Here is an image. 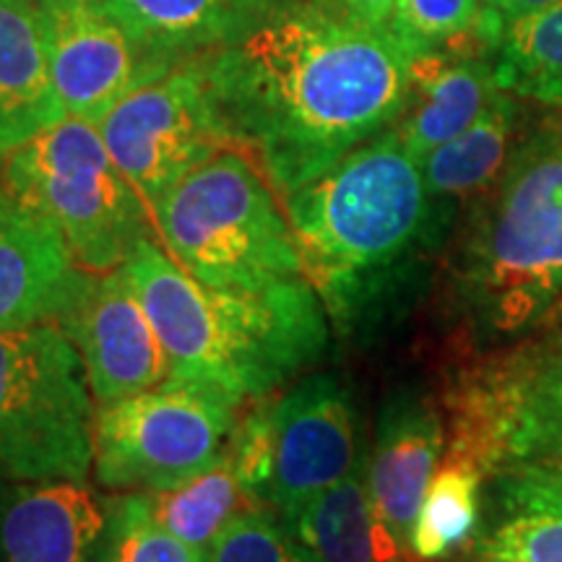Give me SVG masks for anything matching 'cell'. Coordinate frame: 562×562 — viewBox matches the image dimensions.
Listing matches in <instances>:
<instances>
[{"mask_svg": "<svg viewBox=\"0 0 562 562\" xmlns=\"http://www.w3.org/2000/svg\"><path fill=\"white\" fill-rule=\"evenodd\" d=\"M199 60L229 146L281 199L398 123L414 83V55L393 30L313 0Z\"/></svg>", "mask_w": 562, "mask_h": 562, "instance_id": "obj_1", "label": "cell"}, {"mask_svg": "<svg viewBox=\"0 0 562 562\" xmlns=\"http://www.w3.org/2000/svg\"><path fill=\"white\" fill-rule=\"evenodd\" d=\"M165 347L170 378L237 406L271 396L328 344L326 302L307 277L266 290H214L144 237L123 263Z\"/></svg>", "mask_w": 562, "mask_h": 562, "instance_id": "obj_2", "label": "cell"}, {"mask_svg": "<svg viewBox=\"0 0 562 562\" xmlns=\"http://www.w3.org/2000/svg\"><path fill=\"white\" fill-rule=\"evenodd\" d=\"M461 297L484 339L562 326V117L510 151L463 250Z\"/></svg>", "mask_w": 562, "mask_h": 562, "instance_id": "obj_3", "label": "cell"}, {"mask_svg": "<svg viewBox=\"0 0 562 562\" xmlns=\"http://www.w3.org/2000/svg\"><path fill=\"white\" fill-rule=\"evenodd\" d=\"M284 203L305 277L336 315L402 261L430 214L419 161L396 128L364 140Z\"/></svg>", "mask_w": 562, "mask_h": 562, "instance_id": "obj_4", "label": "cell"}, {"mask_svg": "<svg viewBox=\"0 0 562 562\" xmlns=\"http://www.w3.org/2000/svg\"><path fill=\"white\" fill-rule=\"evenodd\" d=\"M151 220L172 261L214 290H266L305 277L277 188L235 146L175 182Z\"/></svg>", "mask_w": 562, "mask_h": 562, "instance_id": "obj_5", "label": "cell"}, {"mask_svg": "<svg viewBox=\"0 0 562 562\" xmlns=\"http://www.w3.org/2000/svg\"><path fill=\"white\" fill-rule=\"evenodd\" d=\"M0 191L58 224L89 273L121 269L154 220L97 125L66 117L0 159Z\"/></svg>", "mask_w": 562, "mask_h": 562, "instance_id": "obj_6", "label": "cell"}, {"mask_svg": "<svg viewBox=\"0 0 562 562\" xmlns=\"http://www.w3.org/2000/svg\"><path fill=\"white\" fill-rule=\"evenodd\" d=\"M91 398L79 349L60 326L0 331V480H87Z\"/></svg>", "mask_w": 562, "mask_h": 562, "instance_id": "obj_7", "label": "cell"}, {"mask_svg": "<svg viewBox=\"0 0 562 562\" xmlns=\"http://www.w3.org/2000/svg\"><path fill=\"white\" fill-rule=\"evenodd\" d=\"M446 459L495 476L544 469L562 476V328L524 339L456 381Z\"/></svg>", "mask_w": 562, "mask_h": 562, "instance_id": "obj_8", "label": "cell"}, {"mask_svg": "<svg viewBox=\"0 0 562 562\" xmlns=\"http://www.w3.org/2000/svg\"><path fill=\"white\" fill-rule=\"evenodd\" d=\"M227 461L256 503L290 513L357 469L351 396L331 372L302 378L281 396L258 398L237 419Z\"/></svg>", "mask_w": 562, "mask_h": 562, "instance_id": "obj_9", "label": "cell"}, {"mask_svg": "<svg viewBox=\"0 0 562 562\" xmlns=\"http://www.w3.org/2000/svg\"><path fill=\"white\" fill-rule=\"evenodd\" d=\"M237 404L201 383L157 389L94 412V476L110 490H170L227 459Z\"/></svg>", "mask_w": 562, "mask_h": 562, "instance_id": "obj_10", "label": "cell"}, {"mask_svg": "<svg viewBox=\"0 0 562 562\" xmlns=\"http://www.w3.org/2000/svg\"><path fill=\"white\" fill-rule=\"evenodd\" d=\"M97 131L149 214L175 182L229 146L199 58L133 91Z\"/></svg>", "mask_w": 562, "mask_h": 562, "instance_id": "obj_11", "label": "cell"}, {"mask_svg": "<svg viewBox=\"0 0 562 562\" xmlns=\"http://www.w3.org/2000/svg\"><path fill=\"white\" fill-rule=\"evenodd\" d=\"M68 117L97 125L133 91L180 66L125 16L117 0H34Z\"/></svg>", "mask_w": 562, "mask_h": 562, "instance_id": "obj_12", "label": "cell"}, {"mask_svg": "<svg viewBox=\"0 0 562 562\" xmlns=\"http://www.w3.org/2000/svg\"><path fill=\"white\" fill-rule=\"evenodd\" d=\"M58 326L79 349L100 404L157 389L170 378L165 347L123 266L89 273Z\"/></svg>", "mask_w": 562, "mask_h": 562, "instance_id": "obj_13", "label": "cell"}, {"mask_svg": "<svg viewBox=\"0 0 562 562\" xmlns=\"http://www.w3.org/2000/svg\"><path fill=\"white\" fill-rule=\"evenodd\" d=\"M87 277L50 216L0 191V331L58 326Z\"/></svg>", "mask_w": 562, "mask_h": 562, "instance_id": "obj_14", "label": "cell"}, {"mask_svg": "<svg viewBox=\"0 0 562 562\" xmlns=\"http://www.w3.org/2000/svg\"><path fill=\"white\" fill-rule=\"evenodd\" d=\"M108 508L81 482L0 480V562H102Z\"/></svg>", "mask_w": 562, "mask_h": 562, "instance_id": "obj_15", "label": "cell"}, {"mask_svg": "<svg viewBox=\"0 0 562 562\" xmlns=\"http://www.w3.org/2000/svg\"><path fill=\"white\" fill-rule=\"evenodd\" d=\"M446 430L432 402L402 391L385 402L372 442L368 490L383 524L406 552L425 490L438 469Z\"/></svg>", "mask_w": 562, "mask_h": 562, "instance_id": "obj_16", "label": "cell"}, {"mask_svg": "<svg viewBox=\"0 0 562 562\" xmlns=\"http://www.w3.org/2000/svg\"><path fill=\"white\" fill-rule=\"evenodd\" d=\"M34 0H0V159L66 121Z\"/></svg>", "mask_w": 562, "mask_h": 562, "instance_id": "obj_17", "label": "cell"}, {"mask_svg": "<svg viewBox=\"0 0 562 562\" xmlns=\"http://www.w3.org/2000/svg\"><path fill=\"white\" fill-rule=\"evenodd\" d=\"M501 94L495 63L472 55L453 58L440 50L417 55L412 97L398 117L396 133L406 151L422 161L440 144L480 121Z\"/></svg>", "mask_w": 562, "mask_h": 562, "instance_id": "obj_18", "label": "cell"}, {"mask_svg": "<svg viewBox=\"0 0 562 562\" xmlns=\"http://www.w3.org/2000/svg\"><path fill=\"white\" fill-rule=\"evenodd\" d=\"M313 562H414L372 503L360 469L281 516Z\"/></svg>", "mask_w": 562, "mask_h": 562, "instance_id": "obj_19", "label": "cell"}, {"mask_svg": "<svg viewBox=\"0 0 562 562\" xmlns=\"http://www.w3.org/2000/svg\"><path fill=\"white\" fill-rule=\"evenodd\" d=\"M492 510L472 542L476 562H562V476L505 469L492 476Z\"/></svg>", "mask_w": 562, "mask_h": 562, "instance_id": "obj_20", "label": "cell"}, {"mask_svg": "<svg viewBox=\"0 0 562 562\" xmlns=\"http://www.w3.org/2000/svg\"><path fill=\"white\" fill-rule=\"evenodd\" d=\"M302 0H117L159 50L180 63L240 45Z\"/></svg>", "mask_w": 562, "mask_h": 562, "instance_id": "obj_21", "label": "cell"}, {"mask_svg": "<svg viewBox=\"0 0 562 562\" xmlns=\"http://www.w3.org/2000/svg\"><path fill=\"white\" fill-rule=\"evenodd\" d=\"M513 123L516 108L503 91L480 121L427 154L419 170L430 199H459L487 188L510 157Z\"/></svg>", "mask_w": 562, "mask_h": 562, "instance_id": "obj_22", "label": "cell"}, {"mask_svg": "<svg viewBox=\"0 0 562 562\" xmlns=\"http://www.w3.org/2000/svg\"><path fill=\"white\" fill-rule=\"evenodd\" d=\"M140 501L161 529L201 552H209L232 518L261 505L245 492L227 459L178 487L140 492Z\"/></svg>", "mask_w": 562, "mask_h": 562, "instance_id": "obj_23", "label": "cell"}, {"mask_svg": "<svg viewBox=\"0 0 562 562\" xmlns=\"http://www.w3.org/2000/svg\"><path fill=\"white\" fill-rule=\"evenodd\" d=\"M495 79L505 94L562 110V0L505 26Z\"/></svg>", "mask_w": 562, "mask_h": 562, "instance_id": "obj_24", "label": "cell"}, {"mask_svg": "<svg viewBox=\"0 0 562 562\" xmlns=\"http://www.w3.org/2000/svg\"><path fill=\"white\" fill-rule=\"evenodd\" d=\"M482 472L472 463L446 459L427 484L412 526V554L432 562L467 544L480 524Z\"/></svg>", "mask_w": 562, "mask_h": 562, "instance_id": "obj_25", "label": "cell"}, {"mask_svg": "<svg viewBox=\"0 0 562 562\" xmlns=\"http://www.w3.org/2000/svg\"><path fill=\"white\" fill-rule=\"evenodd\" d=\"M102 562H206V552L161 529L133 492L110 503Z\"/></svg>", "mask_w": 562, "mask_h": 562, "instance_id": "obj_26", "label": "cell"}, {"mask_svg": "<svg viewBox=\"0 0 562 562\" xmlns=\"http://www.w3.org/2000/svg\"><path fill=\"white\" fill-rule=\"evenodd\" d=\"M484 13L482 0H396L391 30L417 58L463 37L484 42Z\"/></svg>", "mask_w": 562, "mask_h": 562, "instance_id": "obj_27", "label": "cell"}, {"mask_svg": "<svg viewBox=\"0 0 562 562\" xmlns=\"http://www.w3.org/2000/svg\"><path fill=\"white\" fill-rule=\"evenodd\" d=\"M206 562H313L294 542L284 524L271 508L252 505L227 524L214 544L209 547Z\"/></svg>", "mask_w": 562, "mask_h": 562, "instance_id": "obj_28", "label": "cell"}, {"mask_svg": "<svg viewBox=\"0 0 562 562\" xmlns=\"http://www.w3.org/2000/svg\"><path fill=\"white\" fill-rule=\"evenodd\" d=\"M552 3H558V0H492L487 5V13H484V26H482L484 42L497 47L505 26H510L513 21L529 16L533 11H542Z\"/></svg>", "mask_w": 562, "mask_h": 562, "instance_id": "obj_29", "label": "cell"}, {"mask_svg": "<svg viewBox=\"0 0 562 562\" xmlns=\"http://www.w3.org/2000/svg\"><path fill=\"white\" fill-rule=\"evenodd\" d=\"M313 3L336 13V16L370 26H383V30H391L393 11H396V0H313Z\"/></svg>", "mask_w": 562, "mask_h": 562, "instance_id": "obj_30", "label": "cell"}, {"mask_svg": "<svg viewBox=\"0 0 562 562\" xmlns=\"http://www.w3.org/2000/svg\"><path fill=\"white\" fill-rule=\"evenodd\" d=\"M482 3H484V9H487V5L492 3V0H482Z\"/></svg>", "mask_w": 562, "mask_h": 562, "instance_id": "obj_31", "label": "cell"}, {"mask_svg": "<svg viewBox=\"0 0 562 562\" xmlns=\"http://www.w3.org/2000/svg\"><path fill=\"white\" fill-rule=\"evenodd\" d=\"M469 562H476V560H469Z\"/></svg>", "mask_w": 562, "mask_h": 562, "instance_id": "obj_32", "label": "cell"}]
</instances>
